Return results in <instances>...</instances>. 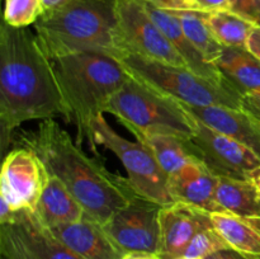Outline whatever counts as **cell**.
I'll list each match as a JSON object with an SVG mask.
<instances>
[{
	"label": "cell",
	"mask_w": 260,
	"mask_h": 259,
	"mask_svg": "<svg viewBox=\"0 0 260 259\" xmlns=\"http://www.w3.org/2000/svg\"><path fill=\"white\" fill-rule=\"evenodd\" d=\"M65 116L51 61L35 33L7 23L0 30V142L5 151L25 122Z\"/></svg>",
	"instance_id": "obj_1"
},
{
	"label": "cell",
	"mask_w": 260,
	"mask_h": 259,
	"mask_svg": "<svg viewBox=\"0 0 260 259\" xmlns=\"http://www.w3.org/2000/svg\"><path fill=\"white\" fill-rule=\"evenodd\" d=\"M18 139L66 185L86 215L102 225L137 195L127 178L88 156L53 118L41 121L35 131L22 132Z\"/></svg>",
	"instance_id": "obj_2"
},
{
	"label": "cell",
	"mask_w": 260,
	"mask_h": 259,
	"mask_svg": "<svg viewBox=\"0 0 260 259\" xmlns=\"http://www.w3.org/2000/svg\"><path fill=\"white\" fill-rule=\"evenodd\" d=\"M50 61L65 108L63 118L76 128L75 142L80 147L88 144L96 154L94 124L106 113L109 101L128 75L121 63L107 53H73Z\"/></svg>",
	"instance_id": "obj_3"
},
{
	"label": "cell",
	"mask_w": 260,
	"mask_h": 259,
	"mask_svg": "<svg viewBox=\"0 0 260 259\" xmlns=\"http://www.w3.org/2000/svg\"><path fill=\"white\" fill-rule=\"evenodd\" d=\"M35 35L50 60L80 52L113 56L118 51L116 0H68L41 15Z\"/></svg>",
	"instance_id": "obj_4"
},
{
	"label": "cell",
	"mask_w": 260,
	"mask_h": 259,
	"mask_svg": "<svg viewBox=\"0 0 260 259\" xmlns=\"http://www.w3.org/2000/svg\"><path fill=\"white\" fill-rule=\"evenodd\" d=\"M112 57L132 79L174 101L193 107H244L243 93L201 78L188 69L147 60L124 51H118Z\"/></svg>",
	"instance_id": "obj_5"
},
{
	"label": "cell",
	"mask_w": 260,
	"mask_h": 259,
	"mask_svg": "<svg viewBox=\"0 0 260 259\" xmlns=\"http://www.w3.org/2000/svg\"><path fill=\"white\" fill-rule=\"evenodd\" d=\"M106 113L113 114L131 134L161 132L190 139L193 122L179 102L156 93L128 76L112 96Z\"/></svg>",
	"instance_id": "obj_6"
},
{
	"label": "cell",
	"mask_w": 260,
	"mask_h": 259,
	"mask_svg": "<svg viewBox=\"0 0 260 259\" xmlns=\"http://www.w3.org/2000/svg\"><path fill=\"white\" fill-rule=\"evenodd\" d=\"M94 135L98 146L106 147L118 157L126 169L129 184L137 195L161 206L174 202L168 188L169 177L149 147L140 141H128L117 134L104 118V114L96 118Z\"/></svg>",
	"instance_id": "obj_7"
},
{
	"label": "cell",
	"mask_w": 260,
	"mask_h": 259,
	"mask_svg": "<svg viewBox=\"0 0 260 259\" xmlns=\"http://www.w3.org/2000/svg\"><path fill=\"white\" fill-rule=\"evenodd\" d=\"M116 12L118 51L188 69L177 48L151 19L141 0H116Z\"/></svg>",
	"instance_id": "obj_8"
},
{
	"label": "cell",
	"mask_w": 260,
	"mask_h": 259,
	"mask_svg": "<svg viewBox=\"0 0 260 259\" xmlns=\"http://www.w3.org/2000/svg\"><path fill=\"white\" fill-rule=\"evenodd\" d=\"M161 205L140 195L119 208L103 229L122 254L160 253V211Z\"/></svg>",
	"instance_id": "obj_9"
},
{
	"label": "cell",
	"mask_w": 260,
	"mask_h": 259,
	"mask_svg": "<svg viewBox=\"0 0 260 259\" xmlns=\"http://www.w3.org/2000/svg\"><path fill=\"white\" fill-rule=\"evenodd\" d=\"M0 259H83L43 226L35 212L22 210L0 223Z\"/></svg>",
	"instance_id": "obj_10"
},
{
	"label": "cell",
	"mask_w": 260,
	"mask_h": 259,
	"mask_svg": "<svg viewBox=\"0 0 260 259\" xmlns=\"http://www.w3.org/2000/svg\"><path fill=\"white\" fill-rule=\"evenodd\" d=\"M190 118L194 128L189 139L193 151L216 175L249 179L251 172L260 167V157L253 150L206 126L193 116Z\"/></svg>",
	"instance_id": "obj_11"
},
{
	"label": "cell",
	"mask_w": 260,
	"mask_h": 259,
	"mask_svg": "<svg viewBox=\"0 0 260 259\" xmlns=\"http://www.w3.org/2000/svg\"><path fill=\"white\" fill-rule=\"evenodd\" d=\"M46 168L28 147H14L3 161L0 173V200L13 212L35 211L45 185Z\"/></svg>",
	"instance_id": "obj_12"
},
{
	"label": "cell",
	"mask_w": 260,
	"mask_h": 259,
	"mask_svg": "<svg viewBox=\"0 0 260 259\" xmlns=\"http://www.w3.org/2000/svg\"><path fill=\"white\" fill-rule=\"evenodd\" d=\"M210 226H213L211 212L183 202L162 206L159 255L162 259L179 258L196 234Z\"/></svg>",
	"instance_id": "obj_13"
},
{
	"label": "cell",
	"mask_w": 260,
	"mask_h": 259,
	"mask_svg": "<svg viewBox=\"0 0 260 259\" xmlns=\"http://www.w3.org/2000/svg\"><path fill=\"white\" fill-rule=\"evenodd\" d=\"M179 102V101H177ZM184 111L206 126L236 140L260 157V117L243 108L228 106L193 107L179 102Z\"/></svg>",
	"instance_id": "obj_14"
},
{
	"label": "cell",
	"mask_w": 260,
	"mask_h": 259,
	"mask_svg": "<svg viewBox=\"0 0 260 259\" xmlns=\"http://www.w3.org/2000/svg\"><path fill=\"white\" fill-rule=\"evenodd\" d=\"M217 175L202 161L188 163L169 175L168 188L174 202L205 210L207 212H223L216 202Z\"/></svg>",
	"instance_id": "obj_15"
},
{
	"label": "cell",
	"mask_w": 260,
	"mask_h": 259,
	"mask_svg": "<svg viewBox=\"0 0 260 259\" xmlns=\"http://www.w3.org/2000/svg\"><path fill=\"white\" fill-rule=\"evenodd\" d=\"M141 2L142 4H144L146 12L149 13V15L151 17V19L156 23L157 27L162 30V33L168 37V40L173 43V46H174V47L177 48L178 52L180 53L183 60L187 63L188 70L197 74L201 78H205L207 79V80L213 81V83L218 84V85L239 90V89L236 88L225 75H223V73L218 69V66L208 63L203 60V57L200 55V52L196 50L194 46H193L192 43H190V41L187 38V36H185L184 30H183L178 18L175 17L170 10L157 8L155 7V5H152L151 3L145 2V0H141Z\"/></svg>",
	"instance_id": "obj_16"
},
{
	"label": "cell",
	"mask_w": 260,
	"mask_h": 259,
	"mask_svg": "<svg viewBox=\"0 0 260 259\" xmlns=\"http://www.w3.org/2000/svg\"><path fill=\"white\" fill-rule=\"evenodd\" d=\"M53 235L83 259H122L101 222L85 213L75 222L50 229Z\"/></svg>",
	"instance_id": "obj_17"
},
{
	"label": "cell",
	"mask_w": 260,
	"mask_h": 259,
	"mask_svg": "<svg viewBox=\"0 0 260 259\" xmlns=\"http://www.w3.org/2000/svg\"><path fill=\"white\" fill-rule=\"evenodd\" d=\"M33 212L47 229L75 222L85 215L84 208L66 185L47 169L42 195Z\"/></svg>",
	"instance_id": "obj_18"
},
{
	"label": "cell",
	"mask_w": 260,
	"mask_h": 259,
	"mask_svg": "<svg viewBox=\"0 0 260 259\" xmlns=\"http://www.w3.org/2000/svg\"><path fill=\"white\" fill-rule=\"evenodd\" d=\"M213 228L231 249L260 259V217H240L228 212L211 213Z\"/></svg>",
	"instance_id": "obj_19"
},
{
	"label": "cell",
	"mask_w": 260,
	"mask_h": 259,
	"mask_svg": "<svg viewBox=\"0 0 260 259\" xmlns=\"http://www.w3.org/2000/svg\"><path fill=\"white\" fill-rule=\"evenodd\" d=\"M132 135L136 137L137 141L151 150L155 159L168 177L188 163L198 160L189 139L161 132H135Z\"/></svg>",
	"instance_id": "obj_20"
},
{
	"label": "cell",
	"mask_w": 260,
	"mask_h": 259,
	"mask_svg": "<svg viewBox=\"0 0 260 259\" xmlns=\"http://www.w3.org/2000/svg\"><path fill=\"white\" fill-rule=\"evenodd\" d=\"M216 202L223 212L260 217V195L250 179L217 175Z\"/></svg>",
	"instance_id": "obj_21"
},
{
	"label": "cell",
	"mask_w": 260,
	"mask_h": 259,
	"mask_svg": "<svg viewBox=\"0 0 260 259\" xmlns=\"http://www.w3.org/2000/svg\"><path fill=\"white\" fill-rule=\"evenodd\" d=\"M217 66L243 94L260 88V60L246 48L225 47Z\"/></svg>",
	"instance_id": "obj_22"
},
{
	"label": "cell",
	"mask_w": 260,
	"mask_h": 259,
	"mask_svg": "<svg viewBox=\"0 0 260 259\" xmlns=\"http://www.w3.org/2000/svg\"><path fill=\"white\" fill-rule=\"evenodd\" d=\"M179 20L183 30L203 60L217 66V61L223 53V48L208 28L205 13L197 10H170Z\"/></svg>",
	"instance_id": "obj_23"
},
{
	"label": "cell",
	"mask_w": 260,
	"mask_h": 259,
	"mask_svg": "<svg viewBox=\"0 0 260 259\" xmlns=\"http://www.w3.org/2000/svg\"><path fill=\"white\" fill-rule=\"evenodd\" d=\"M205 18L215 40L229 48H246L249 36L256 25L231 10L205 13Z\"/></svg>",
	"instance_id": "obj_24"
},
{
	"label": "cell",
	"mask_w": 260,
	"mask_h": 259,
	"mask_svg": "<svg viewBox=\"0 0 260 259\" xmlns=\"http://www.w3.org/2000/svg\"><path fill=\"white\" fill-rule=\"evenodd\" d=\"M43 8L41 0H5L4 23L14 28H27L35 24Z\"/></svg>",
	"instance_id": "obj_25"
},
{
	"label": "cell",
	"mask_w": 260,
	"mask_h": 259,
	"mask_svg": "<svg viewBox=\"0 0 260 259\" xmlns=\"http://www.w3.org/2000/svg\"><path fill=\"white\" fill-rule=\"evenodd\" d=\"M230 249L225 239L216 231L213 226L206 228L196 234L188 246L185 248L182 256H190V258H202L206 259L207 256L217 253L220 250Z\"/></svg>",
	"instance_id": "obj_26"
},
{
	"label": "cell",
	"mask_w": 260,
	"mask_h": 259,
	"mask_svg": "<svg viewBox=\"0 0 260 259\" xmlns=\"http://www.w3.org/2000/svg\"><path fill=\"white\" fill-rule=\"evenodd\" d=\"M230 10L255 24H260V0H230Z\"/></svg>",
	"instance_id": "obj_27"
},
{
	"label": "cell",
	"mask_w": 260,
	"mask_h": 259,
	"mask_svg": "<svg viewBox=\"0 0 260 259\" xmlns=\"http://www.w3.org/2000/svg\"><path fill=\"white\" fill-rule=\"evenodd\" d=\"M188 9L202 13L230 10V0H188Z\"/></svg>",
	"instance_id": "obj_28"
},
{
	"label": "cell",
	"mask_w": 260,
	"mask_h": 259,
	"mask_svg": "<svg viewBox=\"0 0 260 259\" xmlns=\"http://www.w3.org/2000/svg\"><path fill=\"white\" fill-rule=\"evenodd\" d=\"M244 107L260 117V88L246 91L244 94Z\"/></svg>",
	"instance_id": "obj_29"
},
{
	"label": "cell",
	"mask_w": 260,
	"mask_h": 259,
	"mask_svg": "<svg viewBox=\"0 0 260 259\" xmlns=\"http://www.w3.org/2000/svg\"><path fill=\"white\" fill-rule=\"evenodd\" d=\"M246 50L260 60V24H256L251 30L246 43Z\"/></svg>",
	"instance_id": "obj_30"
},
{
	"label": "cell",
	"mask_w": 260,
	"mask_h": 259,
	"mask_svg": "<svg viewBox=\"0 0 260 259\" xmlns=\"http://www.w3.org/2000/svg\"><path fill=\"white\" fill-rule=\"evenodd\" d=\"M206 259H253V258H249V256L243 255V254L238 253V251L230 248V249H225V250L217 251V253L207 256Z\"/></svg>",
	"instance_id": "obj_31"
},
{
	"label": "cell",
	"mask_w": 260,
	"mask_h": 259,
	"mask_svg": "<svg viewBox=\"0 0 260 259\" xmlns=\"http://www.w3.org/2000/svg\"><path fill=\"white\" fill-rule=\"evenodd\" d=\"M122 259H162L159 254L152 253H127Z\"/></svg>",
	"instance_id": "obj_32"
},
{
	"label": "cell",
	"mask_w": 260,
	"mask_h": 259,
	"mask_svg": "<svg viewBox=\"0 0 260 259\" xmlns=\"http://www.w3.org/2000/svg\"><path fill=\"white\" fill-rule=\"evenodd\" d=\"M66 2H68V0H41V3H42L43 13L56 9V8H58L60 5H62L63 3Z\"/></svg>",
	"instance_id": "obj_33"
},
{
	"label": "cell",
	"mask_w": 260,
	"mask_h": 259,
	"mask_svg": "<svg viewBox=\"0 0 260 259\" xmlns=\"http://www.w3.org/2000/svg\"><path fill=\"white\" fill-rule=\"evenodd\" d=\"M249 179L254 183V185H255V188L258 189V192L260 195V167L256 168L255 170H253V172H251Z\"/></svg>",
	"instance_id": "obj_34"
},
{
	"label": "cell",
	"mask_w": 260,
	"mask_h": 259,
	"mask_svg": "<svg viewBox=\"0 0 260 259\" xmlns=\"http://www.w3.org/2000/svg\"><path fill=\"white\" fill-rule=\"evenodd\" d=\"M177 2L179 3L180 7H182V10L188 9V0H177Z\"/></svg>",
	"instance_id": "obj_35"
},
{
	"label": "cell",
	"mask_w": 260,
	"mask_h": 259,
	"mask_svg": "<svg viewBox=\"0 0 260 259\" xmlns=\"http://www.w3.org/2000/svg\"><path fill=\"white\" fill-rule=\"evenodd\" d=\"M175 259H202V258H190V256H179V258Z\"/></svg>",
	"instance_id": "obj_36"
}]
</instances>
